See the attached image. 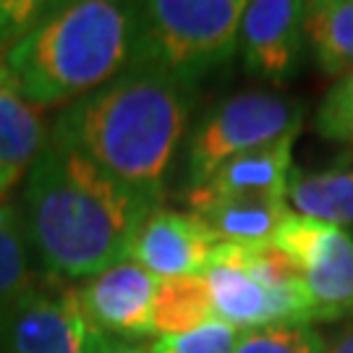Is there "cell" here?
I'll use <instances>...</instances> for the list:
<instances>
[{"label": "cell", "mask_w": 353, "mask_h": 353, "mask_svg": "<svg viewBox=\"0 0 353 353\" xmlns=\"http://www.w3.org/2000/svg\"><path fill=\"white\" fill-rule=\"evenodd\" d=\"M24 230L55 280H89L123 262L144 217L160 207L48 134L24 176Z\"/></svg>", "instance_id": "cell-1"}, {"label": "cell", "mask_w": 353, "mask_h": 353, "mask_svg": "<svg viewBox=\"0 0 353 353\" xmlns=\"http://www.w3.org/2000/svg\"><path fill=\"white\" fill-rule=\"evenodd\" d=\"M191 89L147 68H126L68 102L50 137L108 176L163 202L165 173L189 123Z\"/></svg>", "instance_id": "cell-2"}, {"label": "cell", "mask_w": 353, "mask_h": 353, "mask_svg": "<svg viewBox=\"0 0 353 353\" xmlns=\"http://www.w3.org/2000/svg\"><path fill=\"white\" fill-rule=\"evenodd\" d=\"M131 58L128 3H55L19 45L6 52L11 87L32 108L84 97L126 71Z\"/></svg>", "instance_id": "cell-3"}, {"label": "cell", "mask_w": 353, "mask_h": 353, "mask_svg": "<svg viewBox=\"0 0 353 353\" xmlns=\"http://www.w3.org/2000/svg\"><path fill=\"white\" fill-rule=\"evenodd\" d=\"M243 0H150L128 3V68H147L183 87L228 65L239 52Z\"/></svg>", "instance_id": "cell-4"}, {"label": "cell", "mask_w": 353, "mask_h": 353, "mask_svg": "<svg viewBox=\"0 0 353 353\" xmlns=\"http://www.w3.org/2000/svg\"><path fill=\"white\" fill-rule=\"evenodd\" d=\"M202 278L214 316L239 332L316 322L301 272L272 243H220Z\"/></svg>", "instance_id": "cell-5"}, {"label": "cell", "mask_w": 353, "mask_h": 353, "mask_svg": "<svg viewBox=\"0 0 353 353\" xmlns=\"http://www.w3.org/2000/svg\"><path fill=\"white\" fill-rule=\"evenodd\" d=\"M301 102L272 92H243L220 102L191 134L186 150L189 189L202 186L223 163L262 150L288 137H299Z\"/></svg>", "instance_id": "cell-6"}, {"label": "cell", "mask_w": 353, "mask_h": 353, "mask_svg": "<svg viewBox=\"0 0 353 353\" xmlns=\"http://www.w3.org/2000/svg\"><path fill=\"white\" fill-rule=\"evenodd\" d=\"M270 243L301 272L316 322L353 316V239L341 228L290 212Z\"/></svg>", "instance_id": "cell-7"}, {"label": "cell", "mask_w": 353, "mask_h": 353, "mask_svg": "<svg viewBox=\"0 0 353 353\" xmlns=\"http://www.w3.org/2000/svg\"><path fill=\"white\" fill-rule=\"evenodd\" d=\"M87 332L76 288L37 285L0 319V351L84 353Z\"/></svg>", "instance_id": "cell-8"}, {"label": "cell", "mask_w": 353, "mask_h": 353, "mask_svg": "<svg viewBox=\"0 0 353 353\" xmlns=\"http://www.w3.org/2000/svg\"><path fill=\"white\" fill-rule=\"evenodd\" d=\"M160 278L137 262H118L76 288L79 309L92 330L108 338H144L152 332V309Z\"/></svg>", "instance_id": "cell-9"}, {"label": "cell", "mask_w": 353, "mask_h": 353, "mask_svg": "<svg viewBox=\"0 0 353 353\" xmlns=\"http://www.w3.org/2000/svg\"><path fill=\"white\" fill-rule=\"evenodd\" d=\"M220 243L207 223L189 210L154 207L131 239L126 259L160 280L189 278L202 275Z\"/></svg>", "instance_id": "cell-10"}, {"label": "cell", "mask_w": 353, "mask_h": 353, "mask_svg": "<svg viewBox=\"0 0 353 353\" xmlns=\"http://www.w3.org/2000/svg\"><path fill=\"white\" fill-rule=\"evenodd\" d=\"M303 16L299 0H254L246 3L239 26V52L246 71L272 84L296 76L303 55Z\"/></svg>", "instance_id": "cell-11"}, {"label": "cell", "mask_w": 353, "mask_h": 353, "mask_svg": "<svg viewBox=\"0 0 353 353\" xmlns=\"http://www.w3.org/2000/svg\"><path fill=\"white\" fill-rule=\"evenodd\" d=\"M183 202L207 223L223 243H270L280 223L290 214L285 199L265 194H214L204 186H191Z\"/></svg>", "instance_id": "cell-12"}, {"label": "cell", "mask_w": 353, "mask_h": 353, "mask_svg": "<svg viewBox=\"0 0 353 353\" xmlns=\"http://www.w3.org/2000/svg\"><path fill=\"white\" fill-rule=\"evenodd\" d=\"M48 134L37 108L11 87H0V199L29 173Z\"/></svg>", "instance_id": "cell-13"}, {"label": "cell", "mask_w": 353, "mask_h": 353, "mask_svg": "<svg viewBox=\"0 0 353 353\" xmlns=\"http://www.w3.org/2000/svg\"><path fill=\"white\" fill-rule=\"evenodd\" d=\"M296 137L267 144L223 163L204 181V189L214 194H265L285 199L290 178V154Z\"/></svg>", "instance_id": "cell-14"}, {"label": "cell", "mask_w": 353, "mask_h": 353, "mask_svg": "<svg viewBox=\"0 0 353 353\" xmlns=\"http://www.w3.org/2000/svg\"><path fill=\"white\" fill-rule=\"evenodd\" d=\"M285 202L290 212L341 228L353 239V165L338 163L319 173L290 170Z\"/></svg>", "instance_id": "cell-15"}, {"label": "cell", "mask_w": 353, "mask_h": 353, "mask_svg": "<svg viewBox=\"0 0 353 353\" xmlns=\"http://www.w3.org/2000/svg\"><path fill=\"white\" fill-rule=\"evenodd\" d=\"M303 37L325 76L353 71V0L306 3Z\"/></svg>", "instance_id": "cell-16"}, {"label": "cell", "mask_w": 353, "mask_h": 353, "mask_svg": "<svg viewBox=\"0 0 353 353\" xmlns=\"http://www.w3.org/2000/svg\"><path fill=\"white\" fill-rule=\"evenodd\" d=\"M214 306L210 288L202 275L160 280L154 309H152V332L157 338L183 335L214 322Z\"/></svg>", "instance_id": "cell-17"}, {"label": "cell", "mask_w": 353, "mask_h": 353, "mask_svg": "<svg viewBox=\"0 0 353 353\" xmlns=\"http://www.w3.org/2000/svg\"><path fill=\"white\" fill-rule=\"evenodd\" d=\"M34 288L37 283L32 272V246L21 212L0 202V319Z\"/></svg>", "instance_id": "cell-18"}, {"label": "cell", "mask_w": 353, "mask_h": 353, "mask_svg": "<svg viewBox=\"0 0 353 353\" xmlns=\"http://www.w3.org/2000/svg\"><path fill=\"white\" fill-rule=\"evenodd\" d=\"M233 353H325V341L314 325H272L239 332Z\"/></svg>", "instance_id": "cell-19"}, {"label": "cell", "mask_w": 353, "mask_h": 353, "mask_svg": "<svg viewBox=\"0 0 353 353\" xmlns=\"http://www.w3.org/2000/svg\"><path fill=\"white\" fill-rule=\"evenodd\" d=\"M314 131L327 141L353 139V71L341 76L314 113Z\"/></svg>", "instance_id": "cell-20"}, {"label": "cell", "mask_w": 353, "mask_h": 353, "mask_svg": "<svg viewBox=\"0 0 353 353\" xmlns=\"http://www.w3.org/2000/svg\"><path fill=\"white\" fill-rule=\"evenodd\" d=\"M236 341H239V330L214 319L210 325L183 335L157 338L150 345V353H233Z\"/></svg>", "instance_id": "cell-21"}, {"label": "cell", "mask_w": 353, "mask_h": 353, "mask_svg": "<svg viewBox=\"0 0 353 353\" xmlns=\"http://www.w3.org/2000/svg\"><path fill=\"white\" fill-rule=\"evenodd\" d=\"M52 6L55 3L39 0H0V55L19 45L50 13Z\"/></svg>", "instance_id": "cell-22"}, {"label": "cell", "mask_w": 353, "mask_h": 353, "mask_svg": "<svg viewBox=\"0 0 353 353\" xmlns=\"http://www.w3.org/2000/svg\"><path fill=\"white\" fill-rule=\"evenodd\" d=\"M84 353H150V348L131 345V343L118 341V338H108V335H102V332L89 327L87 343H84Z\"/></svg>", "instance_id": "cell-23"}, {"label": "cell", "mask_w": 353, "mask_h": 353, "mask_svg": "<svg viewBox=\"0 0 353 353\" xmlns=\"http://www.w3.org/2000/svg\"><path fill=\"white\" fill-rule=\"evenodd\" d=\"M325 353H353V325L348 330H343L341 335L332 341V345L325 348Z\"/></svg>", "instance_id": "cell-24"}, {"label": "cell", "mask_w": 353, "mask_h": 353, "mask_svg": "<svg viewBox=\"0 0 353 353\" xmlns=\"http://www.w3.org/2000/svg\"><path fill=\"white\" fill-rule=\"evenodd\" d=\"M6 84H11V79H8V68H6V61H3V55H0V87H6Z\"/></svg>", "instance_id": "cell-25"}, {"label": "cell", "mask_w": 353, "mask_h": 353, "mask_svg": "<svg viewBox=\"0 0 353 353\" xmlns=\"http://www.w3.org/2000/svg\"><path fill=\"white\" fill-rule=\"evenodd\" d=\"M345 160H343L341 165H353V139L351 141H345V154H343Z\"/></svg>", "instance_id": "cell-26"}]
</instances>
